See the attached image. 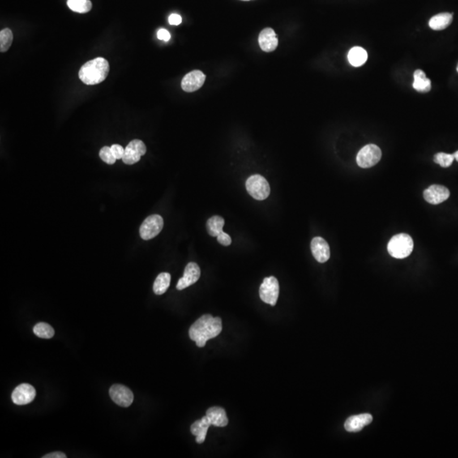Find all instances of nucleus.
I'll return each mask as SVG.
<instances>
[{
	"label": "nucleus",
	"instance_id": "f257e3e1",
	"mask_svg": "<svg viewBox=\"0 0 458 458\" xmlns=\"http://www.w3.org/2000/svg\"><path fill=\"white\" fill-rule=\"evenodd\" d=\"M223 330V322L220 318H214L206 314L194 322L189 328V337L195 342L197 346H205L209 339L220 335Z\"/></svg>",
	"mask_w": 458,
	"mask_h": 458
},
{
	"label": "nucleus",
	"instance_id": "f03ea898",
	"mask_svg": "<svg viewBox=\"0 0 458 458\" xmlns=\"http://www.w3.org/2000/svg\"><path fill=\"white\" fill-rule=\"evenodd\" d=\"M109 71V62L104 58L98 57L83 65L79 70V78L85 84H99L105 80Z\"/></svg>",
	"mask_w": 458,
	"mask_h": 458
},
{
	"label": "nucleus",
	"instance_id": "7ed1b4c3",
	"mask_svg": "<svg viewBox=\"0 0 458 458\" xmlns=\"http://www.w3.org/2000/svg\"><path fill=\"white\" fill-rule=\"evenodd\" d=\"M413 247L414 244L412 237L407 233H400L391 237L388 244V251L394 258L404 259L409 257Z\"/></svg>",
	"mask_w": 458,
	"mask_h": 458
},
{
	"label": "nucleus",
	"instance_id": "20e7f679",
	"mask_svg": "<svg viewBox=\"0 0 458 458\" xmlns=\"http://www.w3.org/2000/svg\"><path fill=\"white\" fill-rule=\"evenodd\" d=\"M248 193L257 200H264L269 196L270 186L267 179L261 175H252L246 181Z\"/></svg>",
	"mask_w": 458,
	"mask_h": 458
},
{
	"label": "nucleus",
	"instance_id": "39448f33",
	"mask_svg": "<svg viewBox=\"0 0 458 458\" xmlns=\"http://www.w3.org/2000/svg\"><path fill=\"white\" fill-rule=\"evenodd\" d=\"M382 157V152L378 146L368 144L364 146L356 155V162L361 168H372L375 166Z\"/></svg>",
	"mask_w": 458,
	"mask_h": 458
},
{
	"label": "nucleus",
	"instance_id": "423d86ee",
	"mask_svg": "<svg viewBox=\"0 0 458 458\" xmlns=\"http://www.w3.org/2000/svg\"><path fill=\"white\" fill-rule=\"evenodd\" d=\"M260 298L265 303L276 305L279 296V284L275 277H268L263 280L260 287Z\"/></svg>",
	"mask_w": 458,
	"mask_h": 458
},
{
	"label": "nucleus",
	"instance_id": "0eeeda50",
	"mask_svg": "<svg viewBox=\"0 0 458 458\" xmlns=\"http://www.w3.org/2000/svg\"><path fill=\"white\" fill-rule=\"evenodd\" d=\"M164 221L160 215H152L143 221L139 233L143 240H150L156 237L162 230Z\"/></svg>",
	"mask_w": 458,
	"mask_h": 458
},
{
	"label": "nucleus",
	"instance_id": "6e6552de",
	"mask_svg": "<svg viewBox=\"0 0 458 458\" xmlns=\"http://www.w3.org/2000/svg\"><path fill=\"white\" fill-rule=\"evenodd\" d=\"M146 151L147 149L143 141L134 139L126 146L121 160L126 165H134L140 160L142 155H145Z\"/></svg>",
	"mask_w": 458,
	"mask_h": 458
},
{
	"label": "nucleus",
	"instance_id": "1a4fd4ad",
	"mask_svg": "<svg viewBox=\"0 0 458 458\" xmlns=\"http://www.w3.org/2000/svg\"><path fill=\"white\" fill-rule=\"evenodd\" d=\"M109 396L116 404L122 407H129L134 401V394L130 389L121 384H114L109 389Z\"/></svg>",
	"mask_w": 458,
	"mask_h": 458
},
{
	"label": "nucleus",
	"instance_id": "9d476101",
	"mask_svg": "<svg viewBox=\"0 0 458 458\" xmlns=\"http://www.w3.org/2000/svg\"><path fill=\"white\" fill-rule=\"evenodd\" d=\"M35 397H36V390L34 389L33 386L28 383H22L17 386L11 395L13 402L19 406L29 404Z\"/></svg>",
	"mask_w": 458,
	"mask_h": 458
},
{
	"label": "nucleus",
	"instance_id": "9b49d317",
	"mask_svg": "<svg viewBox=\"0 0 458 458\" xmlns=\"http://www.w3.org/2000/svg\"><path fill=\"white\" fill-rule=\"evenodd\" d=\"M200 277V268L194 262H189L185 269V273L182 278L178 280L177 288L178 290H182L192 284H195Z\"/></svg>",
	"mask_w": 458,
	"mask_h": 458
},
{
	"label": "nucleus",
	"instance_id": "f8f14e48",
	"mask_svg": "<svg viewBox=\"0 0 458 458\" xmlns=\"http://www.w3.org/2000/svg\"><path fill=\"white\" fill-rule=\"evenodd\" d=\"M205 81H206V75L201 70H193L188 73L185 78H182L181 86L185 92H194L203 86Z\"/></svg>",
	"mask_w": 458,
	"mask_h": 458
},
{
	"label": "nucleus",
	"instance_id": "ddd939ff",
	"mask_svg": "<svg viewBox=\"0 0 458 458\" xmlns=\"http://www.w3.org/2000/svg\"><path fill=\"white\" fill-rule=\"evenodd\" d=\"M424 199L432 205H438L446 201L450 197V191L446 187L432 185L424 192Z\"/></svg>",
	"mask_w": 458,
	"mask_h": 458
},
{
	"label": "nucleus",
	"instance_id": "4468645a",
	"mask_svg": "<svg viewBox=\"0 0 458 458\" xmlns=\"http://www.w3.org/2000/svg\"><path fill=\"white\" fill-rule=\"evenodd\" d=\"M310 249L313 257L318 262L324 263L330 257V248L327 241L321 237H316L312 240Z\"/></svg>",
	"mask_w": 458,
	"mask_h": 458
},
{
	"label": "nucleus",
	"instance_id": "2eb2a0df",
	"mask_svg": "<svg viewBox=\"0 0 458 458\" xmlns=\"http://www.w3.org/2000/svg\"><path fill=\"white\" fill-rule=\"evenodd\" d=\"M373 422V416L369 413H362V414L352 416L344 423V429L348 432L361 431L364 427L369 425Z\"/></svg>",
	"mask_w": 458,
	"mask_h": 458
},
{
	"label": "nucleus",
	"instance_id": "dca6fc26",
	"mask_svg": "<svg viewBox=\"0 0 458 458\" xmlns=\"http://www.w3.org/2000/svg\"><path fill=\"white\" fill-rule=\"evenodd\" d=\"M259 45L265 52H271L276 49L279 44V40L276 33L271 28H265L259 35Z\"/></svg>",
	"mask_w": 458,
	"mask_h": 458
},
{
	"label": "nucleus",
	"instance_id": "f3484780",
	"mask_svg": "<svg viewBox=\"0 0 458 458\" xmlns=\"http://www.w3.org/2000/svg\"><path fill=\"white\" fill-rule=\"evenodd\" d=\"M206 417L211 425L216 427H225L228 425V418L227 417L225 410L222 407H213L206 411Z\"/></svg>",
	"mask_w": 458,
	"mask_h": 458
},
{
	"label": "nucleus",
	"instance_id": "a211bd4d",
	"mask_svg": "<svg viewBox=\"0 0 458 458\" xmlns=\"http://www.w3.org/2000/svg\"><path fill=\"white\" fill-rule=\"evenodd\" d=\"M211 424L209 421L208 417L205 416L202 417L201 419L198 420L196 422L191 425L192 434H194L196 436V442L198 444L203 443L206 438V434L208 429L211 426Z\"/></svg>",
	"mask_w": 458,
	"mask_h": 458
},
{
	"label": "nucleus",
	"instance_id": "6ab92c4d",
	"mask_svg": "<svg viewBox=\"0 0 458 458\" xmlns=\"http://www.w3.org/2000/svg\"><path fill=\"white\" fill-rule=\"evenodd\" d=\"M453 20V15L451 13H441L434 15L429 20V25L430 28L435 31L446 29L451 25Z\"/></svg>",
	"mask_w": 458,
	"mask_h": 458
},
{
	"label": "nucleus",
	"instance_id": "aec40b11",
	"mask_svg": "<svg viewBox=\"0 0 458 458\" xmlns=\"http://www.w3.org/2000/svg\"><path fill=\"white\" fill-rule=\"evenodd\" d=\"M414 82L412 87L417 92L428 93L431 89V81L427 78L425 73L422 70H415Z\"/></svg>",
	"mask_w": 458,
	"mask_h": 458
},
{
	"label": "nucleus",
	"instance_id": "412c9836",
	"mask_svg": "<svg viewBox=\"0 0 458 458\" xmlns=\"http://www.w3.org/2000/svg\"><path fill=\"white\" fill-rule=\"evenodd\" d=\"M368 60V53L361 47H354L349 51L348 61L352 66L359 67L363 65Z\"/></svg>",
	"mask_w": 458,
	"mask_h": 458
},
{
	"label": "nucleus",
	"instance_id": "4be33fe9",
	"mask_svg": "<svg viewBox=\"0 0 458 458\" xmlns=\"http://www.w3.org/2000/svg\"><path fill=\"white\" fill-rule=\"evenodd\" d=\"M171 283V275L168 272H161L158 275L154 283L153 289L155 295L160 296L167 292Z\"/></svg>",
	"mask_w": 458,
	"mask_h": 458
},
{
	"label": "nucleus",
	"instance_id": "5701e85b",
	"mask_svg": "<svg viewBox=\"0 0 458 458\" xmlns=\"http://www.w3.org/2000/svg\"><path fill=\"white\" fill-rule=\"evenodd\" d=\"M224 219L219 216H213L207 221L206 228L207 232L211 237H217L223 232L224 226Z\"/></svg>",
	"mask_w": 458,
	"mask_h": 458
},
{
	"label": "nucleus",
	"instance_id": "b1692460",
	"mask_svg": "<svg viewBox=\"0 0 458 458\" xmlns=\"http://www.w3.org/2000/svg\"><path fill=\"white\" fill-rule=\"evenodd\" d=\"M67 5L72 11L80 14L89 12L93 6L90 0H67Z\"/></svg>",
	"mask_w": 458,
	"mask_h": 458
},
{
	"label": "nucleus",
	"instance_id": "393cba45",
	"mask_svg": "<svg viewBox=\"0 0 458 458\" xmlns=\"http://www.w3.org/2000/svg\"><path fill=\"white\" fill-rule=\"evenodd\" d=\"M33 333L42 339H51L54 335V330L46 322H39L33 327Z\"/></svg>",
	"mask_w": 458,
	"mask_h": 458
},
{
	"label": "nucleus",
	"instance_id": "a878e982",
	"mask_svg": "<svg viewBox=\"0 0 458 458\" xmlns=\"http://www.w3.org/2000/svg\"><path fill=\"white\" fill-rule=\"evenodd\" d=\"M13 42V33L9 28L3 29L0 32V51L4 53L10 49Z\"/></svg>",
	"mask_w": 458,
	"mask_h": 458
},
{
	"label": "nucleus",
	"instance_id": "bb28decb",
	"mask_svg": "<svg viewBox=\"0 0 458 458\" xmlns=\"http://www.w3.org/2000/svg\"><path fill=\"white\" fill-rule=\"evenodd\" d=\"M454 160L455 159H454L453 155L446 154V153H437L434 157V162L439 164L442 168H449L452 164Z\"/></svg>",
	"mask_w": 458,
	"mask_h": 458
},
{
	"label": "nucleus",
	"instance_id": "cd10ccee",
	"mask_svg": "<svg viewBox=\"0 0 458 458\" xmlns=\"http://www.w3.org/2000/svg\"><path fill=\"white\" fill-rule=\"evenodd\" d=\"M100 157L104 162L107 163L109 165H113L117 161V159L112 153V149L108 146H104L100 150Z\"/></svg>",
	"mask_w": 458,
	"mask_h": 458
},
{
	"label": "nucleus",
	"instance_id": "c85d7f7f",
	"mask_svg": "<svg viewBox=\"0 0 458 458\" xmlns=\"http://www.w3.org/2000/svg\"><path fill=\"white\" fill-rule=\"evenodd\" d=\"M111 149H112V153H113V155H114V156L117 160L122 159L124 155V152H125V149H124L122 146L119 145V144H113V145L111 147Z\"/></svg>",
	"mask_w": 458,
	"mask_h": 458
},
{
	"label": "nucleus",
	"instance_id": "c756f323",
	"mask_svg": "<svg viewBox=\"0 0 458 458\" xmlns=\"http://www.w3.org/2000/svg\"><path fill=\"white\" fill-rule=\"evenodd\" d=\"M216 237H217V241H218L219 244L223 245V246H228L232 243V239H231L230 236L228 235V233H224L223 231Z\"/></svg>",
	"mask_w": 458,
	"mask_h": 458
},
{
	"label": "nucleus",
	"instance_id": "7c9ffc66",
	"mask_svg": "<svg viewBox=\"0 0 458 458\" xmlns=\"http://www.w3.org/2000/svg\"><path fill=\"white\" fill-rule=\"evenodd\" d=\"M157 36L158 39H160V40L168 42L169 41L170 39H171V34H170L169 32L166 29H160L158 31Z\"/></svg>",
	"mask_w": 458,
	"mask_h": 458
},
{
	"label": "nucleus",
	"instance_id": "2f4dec72",
	"mask_svg": "<svg viewBox=\"0 0 458 458\" xmlns=\"http://www.w3.org/2000/svg\"><path fill=\"white\" fill-rule=\"evenodd\" d=\"M168 21H169L170 24L177 26V25L181 24L182 17L180 16L179 15H177V14H172V15H170Z\"/></svg>",
	"mask_w": 458,
	"mask_h": 458
},
{
	"label": "nucleus",
	"instance_id": "473e14b6",
	"mask_svg": "<svg viewBox=\"0 0 458 458\" xmlns=\"http://www.w3.org/2000/svg\"><path fill=\"white\" fill-rule=\"evenodd\" d=\"M66 454L62 453V452H60V451H56V452H52V453L47 454L45 456H43V458H66Z\"/></svg>",
	"mask_w": 458,
	"mask_h": 458
},
{
	"label": "nucleus",
	"instance_id": "72a5a7b5",
	"mask_svg": "<svg viewBox=\"0 0 458 458\" xmlns=\"http://www.w3.org/2000/svg\"><path fill=\"white\" fill-rule=\"evenodd\" d=\"M452 155H453L454 159L456 160V161H458V151H456V152L454 153V154H452Z\"/></svg>",
	"mask_w": 458,
	"mask_h": 458
},
{
	"label": "nucleus",
	"instance_id": "f704fd0d",
	"mask_svg": "<svg viewBox=\"0 0 458 458\" xmlns=\"http://www.w3.org/2000/svg\"><path fill=\"white\" fill-rule=\"evenodd\" d=\"M456 70H457V72H458V65H457V66H456Z\"/></svg>",
	"mask_w": 458,
	"mask_h": 458
}]
</instances>
